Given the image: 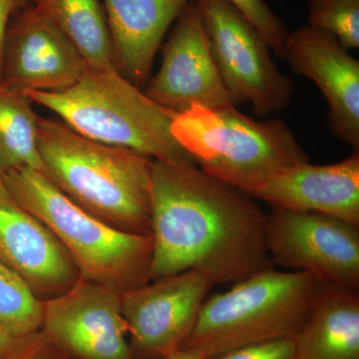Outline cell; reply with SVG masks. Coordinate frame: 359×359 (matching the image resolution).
Listing matches in <instances>:
<instances>
[{
    "mask_svg": "<svg viewBox=\"0 0 359 359\" xmlns=\"http://www.w3.org/2000/svg\"><path fill=\"white\" fill-rule=\"evenodd\" d=\"M266 214L250 194L196 165L153 160L150 282L197 271L214 285L273 268Z\"/></svg>",
    "mask_w": 359,
    "mask_h": 359,
    "instance_id": "obj_1",
    "label": "cell"
},
{
    "mask_svg": "<svg viewBox=\"0 0 359 359\" xmlns=\"http://www.w3.org/2000/svg\"><path fill=\"white\" fill-rule=\"evenodd\" d=\"M42 174L78 207L117 230L151 236L153 159L39 117Z\"/></svg>",
    "mask_w": 359,
    "mask_h": 359,
    "instance_id": "obj_2",
    "label": "cell"
},
{
    "mask_svg": "<svg viewBox=\"0 0 359 359\" xmlns=\"http://www.w3.org/2000/svg\"><path fill=\"white\" fill-rule=\"evenodd\" d=\"M325 285L302 271L264 269L209 295L182 349L204 359L244 347L292 339L301 330Z\"/></svg>",
    "mask_w": 359,
    "mask_h": 359,
    "instance_id": "obj_3",
    "label": "cell"
},
{
    "mask_svg": "<svg viewBox=\"0 0 359 359\" xmlns=\"http://www.w3.org/2000/svg\"><path fill=\"white\" fill-rule=\"evenodd\" d=\"M25 95L91 140L153 160L196 165L172 134L176 114L153 102L116 69L87 67L65 91H32Z\"/></svg>",
    "mask_w": 359,
    "mask_h": 359,
    "instance_id": "obj_4",
    "label": "cell"
},
{
    "mask_svg": "<svg viewBox=\"0 0 359 359\" xmlns=\"http://www.w3.org/2000/svg\"><path fill=\"white\" fill-rule=\"evenodd\" d=\"M4 188L39 218L65 248L80 278L126 290L150 282L151 236L113 228L65 197L41 172L18 169L4 175Z\"/></svg>",
    "mask_w": 359,
    "mask_h": 359,
    "instance_id": "obj_5",
    "label": "cell"
},
{
    "mask_svg": "<svg viewBox=\"0 0 359 359\" xmlns=\"http://www.w3.org/2000/svg\"><path fill=\"white\" fill-rule=\"evenodd\" d=\"M172 134L203 172L250 196L309 156L287 123L257 121L231 107L194 105L175 115Z\"/></svg>",
    "mask_w": 359,
    "mask_h": 359,
    "instance_id": "obj_6",
    "label": "cell"
},
{
    "mask_svg": "<svg viewBox=\"0 0 359 359\" xmlns=\"http://www.w3.org/2000/svg\"><path fill=\"white\" fill-rule=\"evenodd\" d=\"M226 89L252 112L268 117L289 107L294 82L276 67L271 48L244 14L226 0H194Z\"/></svg>",
    "mask_w": 359,
    "mask_h": 359,
    "instance_id": "obj_7",
    "label": "cell"
},
{
    "mask_svg": "<svg viewBox=\"0 0 359 359\" xmlns=\"http://www.w3.org/2000/svg\"><path fill=\"white\" fill-rule=\"evenodd\" d=\"M266 245L273 266L311 273L325 285L359 290V226L318 212L271 209Z\"/></svg>",
    "mask_w": 359,
    "mask_h": 359,
    "instance_id": "obj_8",
    "label": "cell"
},
{
    "mask_svg": "<svg viewBox=\"0 0 359 359\" xmlns=\"http://www.w3.org/2000/svg\"><path fill=\"white\" fill-rule=\"evenodd\" d=\"M214 285L202 273L186 271L123 292L133 358L164 359L181 349Z\"/></svg>",
    "mask_w": 359,
    "mask_h": 359,
    "instance_id": "obj_9",
    "label": "cell"
},
{
    "mask_svg": "<svg viewBox=\"0 0 359 359\" xmlns=\"http://www.w3.org/2000/svg\"><path fill=\"white\" fill-rule=\"evenodd\" d=\"M161 51L160 69L143 91L153 102L176 115L194 105L218 109L241 104L219 75L194 0L180 13Z\"/></svg>",
    "mask_w": 359,
    "mask_h": 359,
    "instance_id": "obj_10",
    "label": "cell"
},
{
    "mask_svg": "<svg viewBox=\"0 0 359 359\" xmlns=\"http://www.w3.org/2000/svg\"><path fill=\"white\" fill-rule=\"evenodd\" d=\"M122 292L80 278L62 294L43 302L41 330L73 359H134Z\"/></svg>",
    "mask_w": 359,
    "mask_h": 359,
    "instance_id": "obj_11",
    "label": "cell"
},
{
    "mask_svg": "<svg viewBox=\"0 0 359 359\" xmlns=\"http://www.w3.org/2000/svg\"><path fill=\"white\" fill-rule=\"evenodd\" d=\"M86 62L69 40L39 9L27 4L7 27L1 86L15 92H60L76 83Z\"/></svg>",
    "mask_w": 359,
    "mask_h": 359,
    "instance_id": "obj_12",
    "label": "cell"
},
{
    "mask_svg": "<svg viewBox=\"0 0 359 359\" xmlns=\"http://www.w3.org/2000/svg\"><path fill=\"white\" fill-rule=\"evenodd\" d=\"M285 59L318 85L328 103L334 136L359 152V62L334 35L313 26L290 32Z\"/></svg>",
    "mask_w": 359,
    "mask_h": 359,
    "instance_id": "obj_13",
    "label": "cell"
},
{
    "mask_svg": "<svg viewBox=\"0 0 359 359\" xmlns=\"http://www.w3.org/2000/svg\"><path fill=\"white\" fill-rule=\"evenodd\" d=\"M0 263L42 302L62 294L81 278L55 235L6 190H0Z\"/></svg>",
    "mask_w": 359,
    "mask_h": 359,
    "instance_id": "obj_14",
    "label": "cell"
},
{
    "mask_svg": "<svg viewBox=\"0 0 359 359\" xmlns=\"http://www.w3.org/2000/svg\"><path fill=\"white\" fill-rule=\"evenodd\" d=\"M252 196L271 209L318 212L359 226V152L335 164L287 168Z\"/></svg>",
    "mask_w": 359,
    "mask_h": 359,
    "instance_id": "obj_15",
    "label": "cell"
},
{
    "mask_svg": "<svg viewBox=\"0 0 359 359\" xmlns=\"http://www.w3.org/2000/svg\"><path fill=\"white\" fill-rule=\"evenodd\" d=\"M192 0H104L115 69L138 88L150 79L165 35Z\"/></svg>",
    "mask_w": 359,
    "mask_h": 359,
    "instance_id": "obj_16",
    "label": "cell"
},
{
    "mask_svg": "<svg viewBox=\"0 0 359 359\" xmlns=\"http://www.w3.org/2000/svg\"><path fill=\"white\" fill-rule=\"evenodd\" d=\"M294 339V359H359V292L325 285Z\"/></svg>",
    "mask_w": 359,
    "mask_h": 359,
    "instance_id": "obj_17",
    "label": "cell"
},
{
    "mask_svg": "<svg viewBox=\"0 0 359 359\" xmlns=\"http://www.w3.org/2000/svg\"><path fill=\"white\" fill-rule=\"evenodd\" d=\"M65 35L87 66L115 69L112 42L100 0H29Z\"/></svg>",
    "mask_w": 359,
    "mask_h": 359,
    "instance_id": "obj_18",
    "label": "cell"
},
{
    "mask_svg": "<svg viewBox=\"0 0 359 359\" xmlns=\"http://www.w3.org/2000/svg\"><path fill=\"white\" fill-rule=\"evenodd\" d=\"M25 94L0 85V168L2 172L32 169L43 172L37 143L39 116Z\"/></svg>",
    "mask_w": 359,
    "mask_h": 359,
    "instance_id": "obj_19",
    "label": "cell"
},
{
    "mask_svg": "<svg viewBox=\"0 0 359 359\" xmlns=\"http://www.w3.org/2000/svg\"><path fill=\"white\" fill-rule=\"evenodd\" d=\"M43 302L27 283L0 263V325L13 337L41 330Z\"/></svg>",
    "mask_w": 359,
    "mask_h": 359,
    "instance_id": "obj_20",
    "label": "cell"
},
{
    "mask_svg": "<svg viewBox=\"0 0 359 359\" xmlns=\"http://www.w3.org/2000/svg\"><path fill=\"white\" fill-rule=\"evenodd\" d=\"M309 22L334 35L346 49H358L359 0H309Z\"/></svg>",
    "mask_w": 359,
    "mask_h": 359,
    "instance_id": "obj_21",
    "label": "cell"
},
{
    "mask_svg": "<svg viewBox=\"0 0 359 359\" xmlns=\"http://www.w3.org/2000/svg\"><path fill=\"white\" fill-rule=\"evenodd\" d=\"M237 7L268 42L271 50L285 58V44L290 32L285 22L276 15L264 0H226Z\"/></svg>",
    "mask_w": 359,
    "mask_h": 359,
    "instance_id": "obj_22",
    "label": "cell"
},
{
    "mask_svg": "<svg viewBox=\"0 0 359 359\" xmlns=\"http://www.w3.org/2000/svg\"><path fill=\"white\" fill-rule=\"evenodd\" d=\"M0 359H73L56 346L40 330L14 337Z\"/></svg>",
    "mask_w": 359,
    "mask_h": 359,
    "instance_id": "obj_23",
    "label": "cell"
},
{
    "mask_svg": "<svg viewBox=\"0 0 359 359\" xmlns=\"http://www.w3.org/2000/svg\"><path fill=\"white\" fill-rule=\"evenodd\" d=\"M212 359H294V339L292 337L247 346Z\"/></svg>",
    "mask_w": 359,
    "mask_h": 359,
    "instance_id": "obj_24",
    "label": "cell"
},
{
    "mask_svg": "<svg viewBox=\"0 0 359 359\" xmlns=\"http://www.w3.org/2000/svg\"><path fill=\"white\" fill-rule=\"evenodd\" d=\"M29 4V0H0V85H1L2 51H4L7 27L14 14Z\"/></svg>",
    "mask_w": 359,
    "mask_h": 359,
    "instance_id": "obj_25",
    "label": "cell"
},
{
    "mask_svg": "<svg viewBox=\"0 0 359 359\" xmlns=\"http://www.w3.org/2000/svg\"><path fill=\"white\" fill-rule=\"evenodd\" d=\"M13 339V335L9 334L6 328L0 325V356L6 351L7 347L11 344Z\"/></svg>",
    "mask_w": 359,
    "mask_h": 359,
    "instance_id": "obj_26",
    "label": "cell"
},
{
    "mask_svg": "<svg viewBox=\"0 0 359 359\" xmlns=\"http://www.w3.org/2000/svg\"><path fill=\"white\" fill-rule=\"evenodd\" d=\"M164 359H204L197 354L190 353V351H185V349H179L175 351L174 353L170 354Z\"/></svg>",
    "mask_w": 359,
    "mask_h": 359,
    "instance_id": "obj_27",
    "label": "cell"
},
{
    "mask_svg": "<svg viewBox=\"0 0 359 359\" xmlns=\"http://www.w3.org/2000/svg\"><path fill=\"white\" fill-rule=\"evenodd\" d=\"M4 172H2L1 168H0V190H6L4 188Z\"/></svg>",
    "mask_w": 359,
    "mask_h": 359,
    "instance_id": "obj_28",
    "label": "cell"
}]
</instances>
